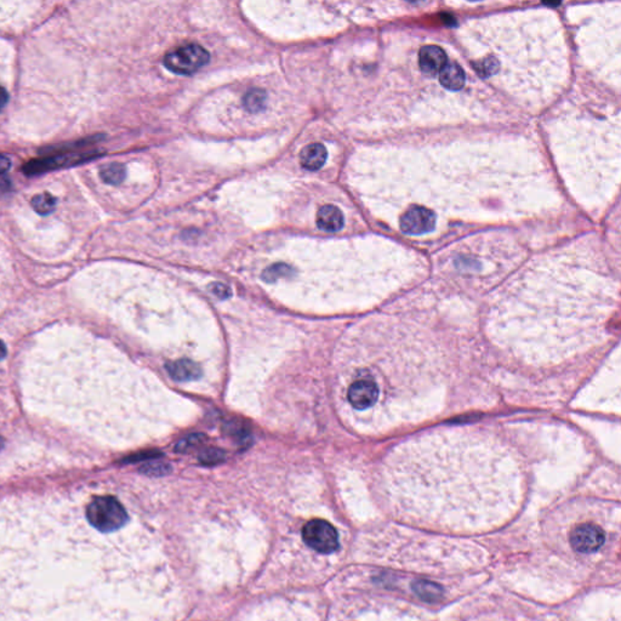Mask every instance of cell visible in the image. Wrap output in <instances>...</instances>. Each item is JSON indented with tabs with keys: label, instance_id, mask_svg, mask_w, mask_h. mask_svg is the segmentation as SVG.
<instances>
[{
	"label": "cell",
	"instance_id": "obj_1",
	"mask_svg": "<svg viewBox=\"0 0 621 621\" xmlns=\"http://www.w3.org/2000/svg\"><path fill=\"white\" fill-rule=\"evenodd\" d=\"M518 464L506 444L482 431H435L397 446L388 462L393 493L429 506L468 507L504 496Z\"/></svg>",
	"mask_w": 621,
	"mask_h": 621
},
{
	"label": "cell",
	"instance_id": "obj_2",
	"mask_svg": "<svg viewBox=\"0 0 621 621\" xmlns=\"http://www.w3.org/2000/svg\"><path fill=\"white\" fill-rule=\"evenodd\" d=\"M511 298L501 301L505 316L514 319L517 335L528 347H561L569 340L573 346L575 340L583 344L603 325L605 311L613 307V301H602L592 292L573 289L537 290L535 295L512 292Z\"/></svg>",
	"mask_w": 621,
	"mask_h": 621
},
{
	"label": "cell",
	"instance_id": "obj_3",
	"mask_svg": "<svg viewBox=\"0 0 621 621\" xmlns=\"http://www.w3.org/2000/svg\"><path fill=\"white\" fill-rule=\"evenodd\" d=\"M86 518L91 526L102 533L121 529L128 522V514L113 496H99L86 507Z\"/></svg>",
	"mask_w": 621,
	"mask_h": 621
},
{
	"label": "cell",
	"instance_id": "obj_4",
	"mask_svg": "<svg viewBox=\"0 0 621 621\" xmlns=\"http://www.w3.org/2000/svg\"><path fill=\"white\" fill-rule=\"evenodd\" d=\"M210 61V53L202 45L188 43L180 45L165 55L164 66L176 75H190Z\"/></svg>",
	"mask_w": 621,
	"mask_h": 621
},
{
	"label": "cell",
	"instance_id": "obj_5",
	"mask_svg": "<svg viewBox=\"0 0 621 621\" xmlns=\"http://www.w3.org/2000/svg\"><path fill=\"white\" fill-rule=\"evenodd\" d=\"M303 539L319 553H331L339 548L338 531L327 520H309L303 527Z\"/></svg>",
	"mask_w": 621,
	"mask_h": 621
},
{
	"label": "cell",
	"instance_id": "obj_6",
	"mask_svg": "<svg viewBox=\"0 0 621 621\" xmlns=\"http://www.w3.org/2000/svg\"><path fill=\"white\" fill-rule=\"evenodd\" d=\"M401 229L411 236L429 233L435 227V215L432 210L424 207L408 209L401 218Z\"/></svg>",
	"mask_w": 621,
	"mask_h": 621
},
{
	"label": "cell",
	"instance_id": "obj_7",
	"mask_svg": "<svg viewBox=\"0 0 621 621\" xmlns=\"http://www.w3.org/2000/svg\"><path fill=\"white\" fill-rule=\"evenodd\" d=\"M605 531L596 524H580L570 534V544L575 551L592 553L605 544Z\"/></svg>",
	"mask_w": 621,
	"mask_h": 621
},
{
	"label": "cell",
	"instance_id": "obj_8",
	"mask_svg": "<svg viewBox=\"0 0 621 621\" xmlns=\"http://www.w3.org/2000/svg\"><path fill=\"white\" fill-rule=\"evenodd\" d=\"M348 403L356 410H368L380 401V391L370 380L361 377L347 390Z\"/></svg>",
	"mask_w": 621,
	"mask_h": 621
},
{
	"label": "cell",
	"instance_id": "obj_9",
	"mask_svg": "<svg viewBox=\"0 0 621 621\" xmlns=\"http://www.w3.org/2000/svg\"><path fill=\"white\" fill-rule=\"evenodd\" d=\"M89 160V154H75V155H56V157H49L44 160H32L27 163L25 166V173L28 176L37 175V174H43L47 171L58 169L61 166H67V165H75L77 163H81L84 160Z\"/></svg>",
	"mask_w": 621,
	"mask_h": 621
},
{
	"label": "cell",
	"instance_id": "obj_10",
	"mask_svg": "<svg viewBox=\"0 0 621 621\" xmlns=\"http://www.w3.org/2000/svg\"><path fill=\"white\" fill-rule=\"evenodd\" d=\"M446 53L435 45H427L420 50L419 66L426 75H435L446 66Z\"/></svg>",
	"mask_w": 621,
	"mask_h": 621
},
{
	"label": "cell",
	"instance_id": "obj_11",
	"mask_svg": "<svg viewBox=\"0 0 621 621\" xmlns=\"http://www.w3.org/2000/svg\"><path fill=\"white\" fill-rule=\"evenodd\" d=\"M170 377L179 383L194 381L202 377V368L191 359H179L166 366Z\"/></svg>",
	"mask_w": 621,
	"mask_h": 621
},
{
	"label": "cell",
	"instance_id": "obj_12",
	"mask_svg": "<svg viewBox=\"0 0 621 621\" xmlns=\"http://www.w3.org/2000/svg\"><path fill=\"white\" fill-rule=\"evenodd\" d=\"M344 215L339 207L324 205L317 214V226L325 232H338L344 227Z\"/></svg>",
	"mask_w": 621,
	"mask_h": 621
},
{
	"label": "cell",
	"instance_id": "obj_13",
	"mask_svg": "<svg viewBox=\"0 0 621 621\" xmlns=\"http://www.w3.org/2000/svg\"><path fill=\"white\" fill-rule=\"evenodd\" d=\"M328 158V151L322 144H311L306 146L300 153V163L307 170H318Z\"/></svg>",
	"mask_w": 621,
	"mask_h": 621
},
{
	"label": "cell",
	"instance_id": "obj_14",
	"mask_svg": "<svg viewBox=\"0 0 621 621\" xmlns=\"http://www.w3.org/2000/svg\"><path fill=\"white\" fill-rule=\"evenodd\" d=\"M465 80H466L465 72L461 66L457 62L446 64L440 72V81L448 90H460L465 86Z\"/></svg>",
	"mask_w": 621,
	"mask_h": 621
},
{
	"label": "cell",
	"instance_id": "obj_15",
	"mask_svg": "<svg viewBox=\"0 0 621 621\" xmlns=\"http://www.w3.org/2000/svg\"><path fill=\"white\" fill-rule=\"evenodd\" d=\"M411 587L414 590L415 594L426 602H437L443 596V589L441 586L431 581L418 580Z\"/></svg>",
	"mask_w": 621,
	"mask_h": 621
},
{
	"label": "cell",
	"instance_id": "obj_16",
	"mask_svg": "<svg viewBox=\"0 0 621 621\" xmlns=\"http://www.w3.org/2000/svg\"><path fill=\"white\" fill-rule=\"evenodd\" d=\"M100 176L102 181L106 182L108 185H119L122 183L125 176H127V169L124 165L121 163H111V164L105 165L100 169Z\"/></svg>",
	"mask_w": 621,
	"mask_h": 621
},
{
	"label": "cell",
	"instance_id": "obj_17",
	"mask_svg": "<svg viewBox=\"0 0 621 621\" xmlns=\"http://www.w3.org/2000/svg\"><path fill=\"white\" fill-rule=\"evenodd\" d=\"M31 204L39 215H49L56 207V198L50 193H42L33 197Z\"/></svg>",
	"mask_w": 621,
	"mask_h": 621
},
{
	"label": "cell",
	"instance_id": "obj_18",
	"mask_svg": "<svg viewBox=\"0 0 621 621\" xmlns=\"http://www.w3.org/2000/svg\"><path fill=\"white\" fill-rule=\"evenodd\" d=\"M266 95L265 92L259 89H253L243 99V103L248 111L251 113H257L265 107Z\"/></svg>",
	"mask_w": 621,
	"mask_h": 621
},
{
	"label": "cell",
	"instance_id": "obj_19",
	"mask_svg": "<svg viewBox=\"0 0 621 621\" xmlns=\"http://www.w3.org/2000/svg\"><path fill=\"white\" fill-rule=\"evenodd\" d=\"M199 460H201L203 465H207V466L216 465L218 462L225 460V453L218 449V448H209L207 451H203L202 454L199 455Z\"/></svg>",
	"mask_w": 621,
	"mask_h": 621
},
{
	"label": "cell",
	"instance_id": "obj_20",
	"mask_svg": "<svg viewBox=\"0 0 621 621\" xmlns=\"http://www.w3.org/2000/svg\"><path fill=\"white\" fill-rule=\"evenodd\" d=\"M292 268L289 266L284 265V264H278V265H273L267 268L265 272H264V279L265 281H276L277 278L279 277H287L289 273H292Z\"/></svg>",
	"mask_w": 621,
	"mask_h": 621
},
{
	"label": "cell",
	"instance_id": "obj_21",
	"mask_svg": "<svg viewBox=\"0 0 621 621\" xmlns=\"http://www.w3.org/2000/svg\"><path fill=\"white\" fill-rule=\"evenodd\" d=\"M204 435H193L187 437L185 440L179 442L176 446L177 453H187L188 451L193 449L194 446H201L204 443Z\"/></svg>",
	"mask_w": 621,
	"mask_h": 621
},
{
	"label": "cell",
	"instance_id": "obj_22",
	"mask_svg": "<svg viewBox=\"0 0 621 621\" xmlns=\"http://www.w3.org/2000/svg\"><path fill=\"white\" fill-rule=\"evenodd\" d=\"M170 471V468L166 466V465H163V464H155V465H147L142 468V472L149 473V474H155V476H160V474H165Z\"/></svg>",
	"mask_w": 621,
	"mask_h": 621
},
{
	"label": "cell",
	"instance_id": "obj_23",
	"mask_svg": "<svg viewBox=\"0 0 621 621\" xmlns=\"http://www.w3.org/2000/svg\"><path fill=\"white\" fill-rule=\"evenodd\" d=\"M210 289L220 299H227L231 295L229 288L226 287L225 284H221V283H214V284L210 286Z\"/></svg>",
	"mask_w": 621,
	"mask_h": 621
},
{
	"label": "cell",
	"instance_id": "obj_24",
	"mask_svg": "<svg viewBox=\"0 0 621 621\" xmlns=\"http://www.w3.org/2000/svg\"><path fill=\"white\" fill-rule=\"evenodd\" d=\"M10 187V179H9L4 173H0V193H4V192L9 191Z\"/></svg>",
	"mask_w": 621,
	"mask_h": 621
},
{
	"label": "cell",
	"instance_id": "obj_25",
	"mask_svg": "<svg viewBox=\"0 0 621 621\" xmlns=\"http://www.w3.org/2000/svg\"><path fill=\"white\" fill-rule=\"evenodd\" d=\"M11 168V162L9 158H6L4 155H0V173H4L6 174L8 170Z\"/></svg>",
	"mask_w": 621,
	"mask_h": 621
},
{
	"label": "cell",
	"instance_id": "obj_26",
	"mask_svg": "<svg viewBox=\"0 0 621 621\" xmlns=\"http://www.w3.org/2000/svg\"><path fill=\"white\" fill-rule=\"evenodd\" d=\"M8 101H9V94L3 86H0V111L6 106Z\"/></svg>",
	"mask_w": 621,
	"mask_h": 621
},
{
	"label": "cell",
	"instance_id": "obj_27",
	"mask_svg": "<svg viewBox=\"0 0 621 621\" xmlns=\"http://www.w3.org/2000/svg\"><path fill=\"white\" fill-rule=\"evenodd\" d=\"M6 356V347L3 341H0V361Z\"/></svg>",
	"mask_w": 621,
	"mask_h": 621
},
{
	"label": "cell",
	"instance_id": "obj_28",
	"mask_svg": "<svg viewBox=\"0 0 621 621\" xmlns=\"http://www.w3.org/2000/svg\"><path fill=\"white\" fill-rule=\"evenodd\" d=\"M4 444H5V441H4V438H3V437H0V451H1V449H3V448H4Z\"/></svg>",
	"mask_w": 621,
	"mask_h": 621
}]
</instances>
